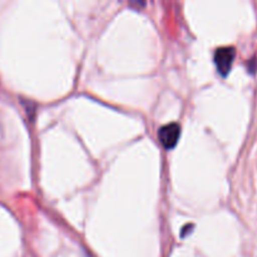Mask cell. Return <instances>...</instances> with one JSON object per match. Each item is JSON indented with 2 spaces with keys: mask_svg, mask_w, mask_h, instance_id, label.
<instances>
[{
  "mask_svg": "<svg viewBox=\"0 0 257 257\" xmlns=\"http://www.w3.org/2000/svg\"><path fill=\"white\" fill-rule=\"evenodd\" d=\"M236 50L232 47H223L218 48L215 53V64L217 67L218 73H220L222 77L230 73L231 67H232L233 59H235Z\"/></svg>",
  "mask_w": 257,
  "mask_h": 257,
  "instance_id": "obj_1",
  "label": "cell"
},
{
  "mask_svg": "<svg viewBox=\"0 0 257 257\" xmlns=\"http://www.w3.org/2000/svg\"><path fill=\"white\" fill-rule=\"evenodd\" d=\"M181 136V127L177 123H170L167 125H163L160 131H158V138H160L161 143L166 150H172L176 147L178 140Z\"/></svg>",
  "mask_w": 257,
  "mask_h": 257,
  "instance_id": "obj_2",
  "label": "cell"
}]
</instances>
